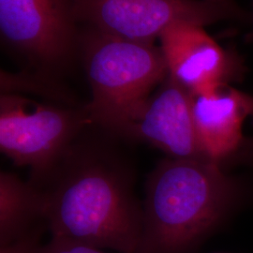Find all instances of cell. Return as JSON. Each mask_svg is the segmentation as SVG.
I'll return each instance as SVG.
<instances>
[{"label":"cell","mask_w":253,"mask_h":253,"mask_svg":"<svg viewBox=\"0 0 253 253\" xmlns=\"http://www.w3.org/2000/svg\"><path fill=\"white\" fill-rule=\"evenodd\" d=\"M74 143L42 176L29 182L41 197L52 237L120 253H135L143 205L131 172L108 153Z\"/></svg>","instance_id":"1"},{"label":"cell","mask_w":253,"mask_h":253,"mask_svg":"<svg viewBox=\"0 0 253 253\" xmlns=\"http://www.w3.org/2000/svg\"><path fill=\"white\" fill-rule=\"evenodd\" d=\"M240 195L218 163L168 158L149 174L135 253H192L226 218Z\"/></svg>","instance_id":"2"},{"label":"cell","mask_w":253,"mask_h":253,"mask_svg":"<svg viewBox=\"0 0 253 253\" xmlns=\"http://www.w3.org/2000/svg\"><path fill=\"white\" fill-rule=\"evenodd\" d=\"M91 88L84 107L91 122L120 134L168 76L161 49L154 43L119 39L94 30L84 46Z\"/></svg>","instance_id":"3"},{"label":"cell","mask_w":253,"mask_h":253,"mask_svg":"<svg viewBox=\"0 0 253 253\" xmlns=\"http://www.w3.org/2000/svg\"><path fill=\"white\" fill-rule=\"evenodd\" d=\"M89 121L84 108L41 104L14 93H2L0 149L16 165L30 167V180H35L61 159Z\"/></svg>","instance_id":"4"},{"label":"cell","mask_w":253,"mask_h":253,"mask_svg":"<svg viewBox=\"0 0 253 253\" xmlns=\"http://www.w3.org/2000/svg\"><path fill=\"white\" fill-rule=\"evenodd\" d=\"M76 20L119 39L154 43L163 31L177 23L206 27L237 16L207 0H73Z\"/></svg>","instance_id":"5"},{"label":"cell","mask_w":253,"mask_h":253,"mask_svg":"<svg viewBox=\"0 0 253 253\" xmlns=\"http://www.w3.org/2000/svg\"><path fill=\"white\" fill-rule=\"evenodd\" d=\"M75 21L73 0H0L2 39L45 72L70 57Z\"/></svg>","instance_id":"6"},{"label":"cell","mask_w":253,"mask_h":253,"mask_svg":"<svg viewBox=\"0 0 253 253\" xmlns=\"http://www.w3.org/2000/svg\"><path fill=\"white\" fill-rule=\"evenodd\" d=\"M204 27L177 23L159 38L168 75L192 95L206 94L237 79L242 66Z\"/></svg>","instance_id":"7"},{"label":"cell","mask_w":253,"mask_h":253,"mask_svg":"<svg viewBox=\"0 0 253 253\" xmlns=\"http://www.w3.org/2000/svg\"><path fill=\"white\" fill-rule=\"evenodd\" d=\"M119 135L150 144L173 159L208 160L196 132L192 95L169 75Z\"/></svg>","instance_id":"8"},{"label":"cell","mask_w":253,"mask_h":253,"mask_svg":"<svg viewBox=\"0 0 253 253\" xmlns=\"http://www.w3.org/2000/svg\"><path fill=\"white\" fill-rule=\"evenodd\" d=\"M192 112L203 152L218 163L243 145V124L253 118V95L226 84L209 93L192 95Z\"/></svg>","instance_id":"9"},{"label":"cell","mask_w":253,"mask_h":253,"mask_svg":"<svg viewBox=\"0 0 253 253\" xmlns=\"http://www.w3.org/2000/svg\"><path fill=\"white\" fill-rule=\"evenodd\" d=\"M38 219L43 221L40 193L29 181L15 173H0V244H11L35 232Z\"/></svg>","instance_id":"10"},{"label":"cell","mask_w":253,"mask_h":253,"mask_svg":"<svg viewBox=\"0 0 253 253\" xmlns=\"http://www.w3.org/2000/svg\"><path fill=\"white\" fill-rule=\"evenodd\" d=\"M26 253H105L100 249L87 245L52 237L45 245H40L38 238L34 239L27 247Z\"/></svg>","instance_id":"11"},{"label":"cell","mask_w":253,"mask_h":253,"mask_svg":"<svg viewBox=\"0 0 253 253\" xmlns=\"http://www.w3.org/2000/svg\"><path fill=\"white\" fill-rule=\"evenodd\" d=\"M207 1L212 2V3H216V4H218V5L222 6V7H225L227 9L232 10L233 12H235L237 16H238V14H239L238 8L236 7L234 0H207Z\"/></svg>","instance_id":"12"},{"label":"cell","mask_w":253,"mask_h":253,"mask_svg":"<svg viewBox=\"0 0 253 253\" xmlns=\"http://www.w3.org/2000/svg\"><path fill=\"white\" fill-rule=\"evenodd\" d=\"M247 38H248V40H249L250 42H253V30H252V31L250 32V34L248 35V37H247Z\"/></svg>","instance_id":"13"}]
</instances>
